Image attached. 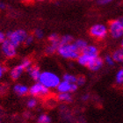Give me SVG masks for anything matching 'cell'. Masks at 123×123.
<instances>
[{"label":"cell","instance_id":"6da1fadb","mask_svg":"<svg viewBox=\"0 0 123 123\" xmlns=\"http://www.w3.org/2000/svg\"><path fill=\"white\" fill-rule=\"evenodd\" d=\"M56 52L59 54L60 56H62L64 59L69 60L77 59L78 55H80V51L77 49V47L75 46V44L73 42L69 44L59 45Z\"/></svg>","mask_w":123,"mask_h":123},{"label":"cell","instance_id":"7a4b0ae2","mask_svg":"<svg viewBox=\"0 0 123 123\" xmlns=\"http://www.w3.org/2000/svg\"><path fill=\"white\" fill-rule=\"evenodd\" d=\"M38 82L46 86L49 89H55L61 82L60 77L55 73L51 71H43L40 75Z\"/></svg>","mask_w":123,"mask_h":123},{"label":"cell","instance_id":"3957f363","mask_svg":"<svg viewBox=\"0 0 123 123\" xmlns=\"http://www.w3.org/2000/svg\"><path fill=\"white\" fill-rule=\"evenodd\" d=\"M27 33L23 29H17L14 31H11L6 34V39H8L12 43L18 48L20 44L25 42V40L27 37Z\"/></svg>","mask_w":123,"mask_h":123},{"label":"cell","instance_id":"277c9868","mask_svg":"<svg viewBox=\"0 0 123 123\" xmlns=\"http://www.w3.org/2000/svg\"><path fill=\"white\" fill-rule=\"evenodd\" d=\"M108 33L114 39H120L123 37V24L119 19H114L109 22L108 25Z\"/></svg>","mask_w":123,"mask_h":123},{"label":"cell","instance_id":"5b68a950","mask_svg":"<svg viewBox=\"0 0 123 123\" xmlns=\"http://www.w3.org/2000/svg\"><path fill=\"white\" fill-rule=\"evenodd\" d=\"M90 35L98 40L105 38L108 33V27L104 24H95L89 30Z\"/></svg>","mask_w":123,"mask_h":123},{"label":"cell","instance_id":"8992f818","mask_svg":"<svg viewBox=\"0 0 123 123\" xmlns=\"http://www.w3.org/2000/svg\"><path fill=\"white\" fill-rule=\"evenodd\" d=\"M31 65H32V62H31L30 59H27V58L24 59L20 64L17 65V66L14 67V68L11 70V73H10L11 77H12L13 80L18 79V78L21 77L22 73H23L25 70H26V69L29 68Z\"/></svg>","mask_w":123,"mask_h":123},{"label":"cell","instance_id":"52a82bcc","mask_svg":"<svg viewBox=\"0 0 123 123\" xmlns=\"http://www.w3.org/2000/svg\"><path fill=\"white\" fill-rule=\"evenodd\" d=\"M29 93L33 97H45L49 95V89L40 82H37L29 88Z\"/></svg>","mask_w":123,"mask_h":123},{"label":"cell","instance_id":"ba28073f","mask_svg":"<svg viewBox=\"0 0 123 123\" xmlns=\"http://www.w3.org/2000/svg\"><path fill=\"white\" fill-rule=\"evenodd\" d=\"M1 50L3 54L8 58H12L17 54V48L8 39H5L4 42L1 44Z\"/></svg>","mask_w":123,"mask_h":123},{"label":"cell","instance_id":"9c48e42d","mask_svg":"<svg viewBox=\"0 0 123 123\" xmlns=\"http://www.w3.org/2000/svg\"><path fill=\"white\" fill-rule=\"evenodd\" d=\"M78 85L75 83V84H70V83L67 82V81H61L59 85H57V91L58 92H73L77 90Z\"/></svg>","mask_w":123,"mask_h":123},{"label":"cell","instance_id":"30bf717a","mask_svg":"<svg viewBox=\"0 0 123 123\" xmlns=\"http://www.w3.org/2000/svg\"><path fill=\"white\" fill-rule=\"evenodd\" d=\"M104 64V60L99 56L94 57L93 59L92 60L89 65H88V68L90 70H92V71H97L99 69H101Z\"/></svg>","mask_w":123,"mask_h":123},{"label":"cell","instance_id":"8fae6325","mask_svg":"<svg viewBox=\"0 0 123 123\" xmlns=\"http://www.w3.org/2000/svg\"><path fill=\"white\" fill-rule=\"evenodd\" d=\"M81 53L88 55L92 57H97L98 56V49L94 45H89L88 44L87 46L81 51Z\"/></svg>","mask_w":123,"mask_h":123},{"label":"cell","instance_id":"7c38bea8","mask_svg":"<svg viewBox=\"0 0 123 123\" xmlns=\"http://www.w3.org/2000/svg\"><path fill=\"white\" fill-rule=\"evenodd\" d=\"M26 71L29 74V76L31 77V78H33V80H36L38 81L39 77H40V75H41V69L38 66H33L31 65L29 68L26 69Z\"/></svg>","mask_w":123,"mask_h":123},{"label":"cell","instance_id":"4fadbf2b","mask_svg":"<svg viewBox=\"0 0 123 123\" xmlns=\"http://www.w3.org/2000/svg\"><path fill=\"white\" fill-rule=\"evenodd\" d=\"M13 91L18 96H25L29 92V88L26 85H21V84H17L14 85Z\"/></svg>","mask_w":123,"mask_h":123},{"label":"cell","instance_id":"5bb4252c","mask_svg":"<svg viewBox=\"0 0 123 123\" xmlns=\"http://www.w3.org/2000/svg\"><path fill=\"white\" fill-rule=\"evenodd\" d=\"M94 57L90 56V55H85V54H83V53H80V55H78L77 57V62L80 64V65H82V66H85L87 67L89 65L92 60L93 59Z\"/></svg>","mask_w":123,"mask_h":123},{"label":"cell","instance_id":"9a60e30c","mask_svg":"<svg viewBox=\"0 0 123 123\" xmlns=\"http://www.w3.org/2000/svg\"><path fill=\"white\" fill-rule=\"evenodd\" d=\"M112 57L114 60V62H123V49H116L115 51L112 54Z\"/></svg>","mask_w":123,"mask_h":123},{"label":"cell","instance_id":"2e32d148","mask_svg":"<svg viewBox=\"0 0 123 123\" xmlns=\"http://www.w3.org/2000/svg\"><path fill=\"white\" fill-rule=\"evenodd\" d=\"M57 98L60 101L63 102H70L72 100V96L70 92H59L57 95Z\"/></svg>","mask_w":123,"mask_h":123},{"label":"cell","instance_id":"e0dca14e","mask_svg":"<svg viewBox=\"0 0 123 123\" xmlns=\"http://www.w3.org/2000/svg\"><path fill=\"white\" fill-rule=\"evenodd\" d=\"M59 45V42H50V44L46 48V53L49 55L54 54L55 52L57 51V49H58Z\"/></svg>","mask_w":123,"mask_h":123},{"label":"cell","instance_id":"ac0fdd59","mask_svg":"<svg viewBox=\"0 0 123 123\" xmlns=\"http://www.w3.org/2000/svg\"><path fill=\"white\" fill-rule=\"evenodd\" d=\"M73 43L75 44V46L77 47V49L80 51V53H81V51H82L83 49H85V47L88 45L87 41H85V40H83V39H78V40H76V41H73Z\"/></svg>","mask_w":123,"mask_h":123},{"label":"cell","instance_id":"d6986e66","mask_svg":"<svg viewBox=\"0 0 123 123\" xmlns=\"http://www.w3.org/2000/svg\"><path fill=\"white\" fill-rule=\"evenodd\" d=\"M74 40H73V37L71 35H69V34H66V35H63L60 37V45H62V44H69L73 42Z\"/></svg>","mask_w":123,"mask_h":123},{"label":"cell","instance_id":"ffe728a7","mask_svg":"<svg viewBox=\"0 0 123 123\" xmlns=\"http://www.w3.org/2000/svg\"><path fill=\"white\" fill-rule=\"evenodd\" d=\"M62 79L64 81H67V82L70 83V84H75L77 82V77L75 75L69 74V73H66V74L63 75L62 77Z\"/></svg>","mask_w":123,"mask_h":123},{"label":"cell","instance_id":"44dd1931","mask_svg":"<svg viewBox=\"0 0 123 123\" xmlns=\"http://www.w3.org/2000/svg\"><path fill=\"white\" fill-rule=\"evenodd\" d=\"M116 83L119 85H123V67L120 70H118L117 74H116Z\"/></svg>","mask_w":123,"mask_h":123},{"label":"cell","instance_id":"7402d4cb","mask_svg":"<svg viewBox=\"0 0 123 123\" xmlns=\"http://www.w3.org/2000/svg\"><path fill=\"white\" fill-rule=\"evenodd\" d=\"M51 119L48 114H41L39 116L38 123H50Z\"/></svg>","mask_w":123,"mask_h":123},{"label":"cell","instance_id":"603a6c76","mask_svg":"<svg viewBox=\"0 0 123 123\" xmlns=\"http://www.w3.org/2000/svg\"><path fill=\"white\" fill-rule=\"evenodd\" d=\"M104 62H105V63L107 64L108 66H113V65H114V63H115L114 60L113 59L112 55H105V59H104Z\"/></svg>","mask_w":123,"mask_h":123},{"label":"cell","instance_id":"cb8c5ba5","mask_svg":"<svg viewBox=\"0 0 123 123\" xmlns=\"http://www.w3.org/2000/svg\"><path fill=\"white\" fill-rule=\"evenodd\" d=\"M49 42H59L60 37L56 33H51V34L49 36Z\"/></svg>","mask_w":123,"mask_h":123},{"label":"cell","instance_id":"d4e9b609","mask_svg":"<svg viewBox=\"0 0 123 123\" xmlns=\"http://www.w3.org/2000/svg\"><path fill=\"white\" fill-rule=\"evenodd\" d=\"M33 36L38 40H41L44 37V33L41 29H36L33 33Z\"/></svg>","mask_w":123,"mask_h":123},{"label":"cell","instance_id":"484cf974","mask_svg":"<svg viewBox=\"0 0 123 123\" xmlns=\"http://www.w3.org/2000/svg\"><path fill=\"white\" fill-rule=\"evenodd\" d=\"M26 105H27V107L28 108H33V107H35L36 105H37V101H36L35 98H32L28 99V101H27V103H26Z\"/></svg>","mask_w":123,"mask_h":123},{"label":"cell","instance_id":"4316f807","mask_svg":"<svg viewBox=\"0 0 123 123\" xmlns=\"http://www.w3.org/2000/svg\"><path fill=\"white\" fill-rule=\"evenodd\" d=\"M85 77H83V76H79V77H77V82H76V84H77L78 86H81V85H85Z\"/></svg>","mask_w":123,"mask_h":123},{"label":"cell","instance_id":"83f0119b","mask_svg":"<svg viewBox=\"0 0 123 123\" xmlns=\"http://www.w3.org/2000/svg\"><path fill=\"white\" fill-rule=\"evenodd\" d=\"M33 40H34V36L33 35H27V37L25 40V42L24 43L26 44V46H29L33 42Z\"/></svg>","mask_w":123,"mask_h":123},{"label":"cell","instance_id":"f1b7e54d","mask_svg":"<svg viewBox=\"0 0 123 123\" xmlns=\"http://www.w3.org/2000/svg\"><path fill=\"white\" fill-rule=\"evenodd\" d=\"M113 0H98V4L101 5H108V4H110Z\"/></svg>","mask_w":123,"mask_h":123},{"label":"cell","instance_id":"f546056e","mask_svg":"<svg viewBox=\"0 0 123 123\" xmlns=\"http://www.w3.org/2000/svg\"><path fill=\"white\" fill-rule=\"evenodd\" d=\"M5 39H6V35L3 32H0V44H2Z\"/></svg>","mask_w":123,"mask_h":123},{"label":"cell","instance_id":"4dcf8cb0","mask_svg":"<svg viewBox=\"0 0 123 123\" xmlns=\"http://www.w3.org/2000/svg\"><path fill=\"white\" fill-rule=\"evenodd\" d=\"M5 71V69L2 66V65H0V77H1L3 75H4Z\"/></svg>","mask_w":123,"mask_h":123},{"label":"cell","instance_id":"1f68e13d","mask_svg":"<svg viewBox=\"0 0 123 123\" xmlns=\"http://www.w3.org/2000/svg\"><path fill=\"white\" fill-rule=\"evenodd\" d=\"M89 98H90V95H89V94H85L84 96H83L82 99L85 100V101H86V100L89 99Z\"/></svg>","mask_w":123,"mask_h":123},{"label":"cell","instance_id":"d6a6232c","mask_svg":"<svg viewBox=\"0 0 123 123\" xmlns=\"http://www.w3.org/2000/svg\"><path fill=\"white\" fill-rule=\"evenodd\" d=\"M4 9H5V3H3L0 1V10H4Z\"/></svg>","mask_w":123,"mask_h":123},{"label":"cell","instance_id":"836d02e7","mask_svg":"<svg viewBox=\"0 0 123 123\" xmlns=\"http://www.w3.org/2000/svg\"><path fill=\"white\" fill-rule=\"evenodd\" d=\"M23 2H25V3H30L32 0H22Z\"/></svg>","mask_w":123,"mask_h":123},{"label":"cell","instance_id":"e575fe53","mask_svg":"<svg viewBox=\"0 0 123 123\" xmlns=\"http://www.w3.org/2000/svg\"><path fill=\"white\" fill-rule=\"evenodd\" d=\"M121 48L123 49V39H122V41H121Z\"/></svg>","mask_w":123,"mask_h":123},{"label":"cell","instance_id":"d590c367","mask_svg":"<svg viewBox=\"0 0 123 123\" xmlns=\"http://www.w3.org/2000/svg\"><path fill=\"white\" fill-rule=\"evenodd\" d=\"M36 1H43V0H36Z\"/></svg>","mask_w":123,"mask_h":123},{"label":"cell","instance_id":"8d00e7d4","mask_svg":"<svg viewBox=\"0 0 123 123\" xmlns=\"http://www.w3.org/2000/svg\"><path fill=\"white\" fill-rule=\"evenodd\" d=\"M0 123H1V119H0Z\"/></svg>","mask_w":123,"mask_h":123}]
</instances>
